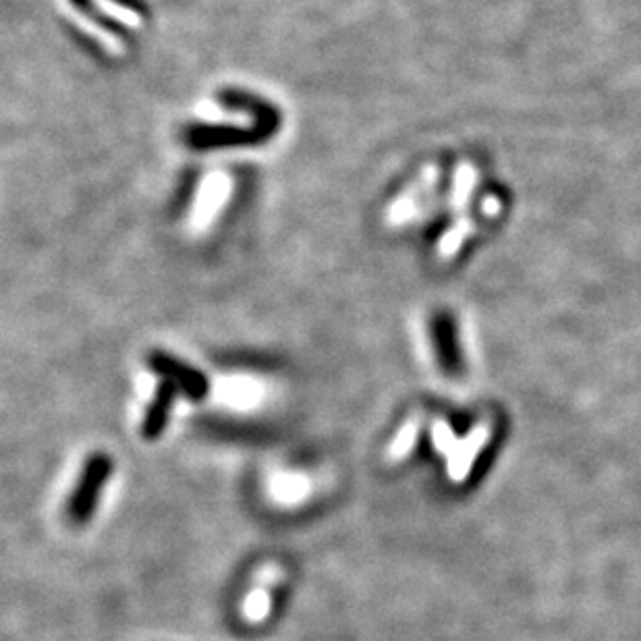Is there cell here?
I'll use <instances>...</instances> for the list:
<instances>
[{"instance_id": "obj_4", "label": "cell", "mask_w": 641, "mask_h": 641, "mask_svg": "<svg viewBox=\"0 0 641 641\" xmlns=\"http://www.w3.org/2000/svg\"><path fill=\"white\" fill-rule=\"evenodd\" d=\"M505 434V432H503ZM503 434H496L488 444H486V447L480 451V455L476 457V461H473V467H471V471H469V484L473 486V484H478L484 476H486V471L492 467V463H494V459H496V455H498V451H500V444H503Z\"/></svg>"}, {"instance_id": "obj_2", "label": "cell", "mask_w": 641, "mask_h": 641, "mask_svg": "<svg viewBox=\"0 0 641 641\" xmlns=\"http://www.w3.org/2000/svg\"><path fill=\"white\" fill-rule=\"evenodd\" d=\"M150 366L154 372L164 376V380L175 382L191 401H202L208 395V378L191 366L181 364L179 359L166 353H154L150 357Z\"/></svg>"}, {"instance_id": "obj_1", "label": "cell", "mask_w": 641, "mask_h": 641, "mask_svg": "<svg viewBox=\"0 0 641 641\" xmlns=\"http://www.w3.org/2000/svg\"><path fill=\"white\" fill-rule=\"evenodd\" d=\"M115 461L108 453L96 451L86 461H83L79 480L71 492V498L67 503V519L81 527L88 525L98 509V500L108 484L110 476H113Z\"/></svg>"}, {"instance_id": "obj_3", "label": "cell", "mask_w": 641, "mask_h": 641, "mask_svg": "<svg viewBox=\"0 0 641 641\" xmlns=\"http://www.w3.org/2000/svg\"><path fill=\"white\" fill-rule=\"evenodd\" d=\"M177 390H179V386L175 382H171V380H164L158 386L156 395H154L152 403L148 405L146 415H144V422H142L144 440H158L164 434L166 424H169L175 397H177Z\"/></svg>"}]
</instances>
